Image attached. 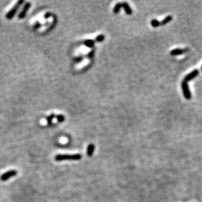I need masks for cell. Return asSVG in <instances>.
Returning <instances> with one entry per match:
<instances>
[{
  "label": "cell",
  "instance_id": "obj_2",
  "mask_svg": "<svg viewBox=\"0 0 202 202\" xmlns=\"http://www.w3.org/2000/svg\"><path fill=\"white\" fill-rule=\"evenodd\" d=\"M23 3H24L23 0H20V1L17 2V3L15 4V5H14V7H13V8H12V9L7 13V14H6V18H7V19H8V20H11V19L14 17L15 14L16 13V12H17L19 7H20L23 4Z\"/></svg>",
  "mask_w": 202,
  "mask_h": 202
},
{
  "label": "cell",
  "instance_id": "obj_1",
  "mask_svg": "<svg viewBox=\"0 0 202 202\" xmlns=\"http://www.w3.org/2000/svg\"><path fill=\"white\" fill-rule=\"evenodd\" d=\"M82 158V155L80 154H58L55 156V160L61 162L63 160H80Z\"/></svg>",
  "mask_w": 202,
  "mask_h": 202
},
{
  "label": "cell",
  "instance_id": "obj_8",
  "mask_svg": "<svg viewBox=\"0 0 202 202\" xmlns=\"http://www.w3.org/2000/svg\"><path fill=\"white\" fill-rule=\"evenodd\" d=\"M122 7L124 8V9L126 14H128V15H130V14H132V9L130 7V6L128 5V3L124 2V3H122Z\"/></svg>",
  "mask_w": 202,
  "mask_h": 202
},
{
  "label": "cell",
  "instance_id": "obj_7",
  "mask_svg": "<svg viewBox=\"0 0 202 202\" xmlns=\"http://www.w3.org/2000/svg\"><path fill=\"white\" fill-rule=\"evenodd\" d=\"M95 151V145L94 144H90L88 146L86 149V154L89 157H91L94 154V152Z\"/></svg>",
  "mask_w": 202,
  "mask_h": 202
},
{
  "label": "cell",
  "instance_id": "obj_20",
  "mask_svg": "<svg viewBox=\"0 0 202 202\" xmlns=\"http://www.w3.org/2000/svg\"><path fill=\"white\" fill-rule=\"evenodd\" d=\"M201 71H202V66H201Z\"/></svg>",
  "mask_w": 202,
  "mask_h": 202
},
{
  "label": "cell",
  "instance_id": "obj_12",
  "mask_svg": "<svg viewBox=\"0 0 202 202\" xmlns=\"http://www.w3.org/2000/svg\"><path fill=\"white\" fill-rule=\"evenodd\" d=\"M122 3H116V5H115V7H114L113 13H115V14H118V13L120 12V10H121V9L122 8Z\"/></svg>",
  "mask_w": 202,
  "mask_h": 202
},
{
  "label": "cell",
  "instance_id": "obj_10",
  "mask_svg": "<svg viewBox=\"0 0 202 202\" xmlns=\"http://www.w3.org/2000/svg\"><path fill=\"white\" fill-rule=\"evenodd\" d=\"M94 43L95 41H94L92 40V39H88V40H86L85 42H84V44L86 47L89 48H92L94 46Z\"/></svg>",
  "mask_w": 202,
  "mask_h": 202
},
{
  "label": "cell",
  "instance_id": "obj_18",
  "mask_svg": "<svg viewBox=\"0 0 202 202\" xmlns=\"http://www.w3.org/2000/svg\"><path fill=\"white\" fill-rule=\"evenodd\" d=\"M41 26V24L39 22H36L35 23V24L34 25V29H37L38 27H40Z\"/></svg>",
  "mask_w": 202,
  "mask_h": 202
},
{
  "label": "cell",
  "instance_id": "obj_14",
  "mask_svg": "<svg viewBox=\"0 0 202 202\" xmlns=\"http://www.w3.org/2000/svg\"><path fill=\"white\" fill-rule=\"evenodd\" d=\"M104 39H105V35H98L96 37L95 41L100 43V42H102L103 41H104Z\"/></svg>",
  "mask_w": 202,
  "mask_h": 202
},
{
  "label": "cell",
  "instance_id": "obj_13",
  "mask_svg": "<svg viewBox=\"0 0 202 202\" xmlns=\"http://www.w3.org/2000/svg\"><path fill=\"white\" fill-rule=\"evenodd\" d=\"M151 23L153 27H158L160 25V22L158 20H156V19H152L151 20Z\"/></svg>",
  "mask_w": 202,
  "mask_h": 202
},
{
  "label": "cell",
  "instance_id": "obj_3",
  "mask_svg": "<svg viewBox=\"0 0 202 202\" xmlns=\"http://www.w3.org/2000/svg\"><path fill=\"white\" fill-rule=\"evenodd\" d=\"M17 171L16 170H10L8 171L5 172V173L2 174L0 179L2 181H6L7 180H9V179L12 178L13 177L16 176L17 175Z\"/></svg>",
  "mask_w": 202,
  "mask_h": 202
},
{
  "label": "cell",
  "instance_id": "obj_4",
  "mask_svg": "<svg viewBox=\"0 0 202 202\" xmlns=\"http://www.w3.org/2000/svg\"><path fill=\"white\" fill-rule=\"evenodd\" d=\"M181 86H182V92H183V94L185 98H186V99H190L191 98V93L190 91L189 90V87H188V85L187 84V82H182V84H181Z\"/></svg>",
  "mask_w": 202,
  "mask_h": 202
},
{
  "label": "cell",
  "instance_id": "obj_5",
  "mask_svg": "<svg viewBox=\"0 0 202 202\" xmlns=\"http://www.w3.org/2000/svg\"><path fill=\"white\" fill-rule=\"evenodd\" d=\"M31 3L30 2H27V3H25L23 9L22 10V11L19 13V19H24L25 16H26V14H27V12L28 11V9L30 8L31 7Z\"/></svg>",
  "mask_w": 202,
  "mask_h": 202
},
{
  "label": "cell",
  "instance_id": "obj_9",
  "mask_svg": "<svg viewBox=\"0 0 202 202\" xmlns=\"http://www.w3.org/2000/svg\"><path fill=\"white\" fill-rule=\"evenodd\" d=\"M184 52H185V50H182V49H176L171 50L170 52V54L172 55V56H177V55H181L183 54Z\"/></svg>",
  "mask_w": 202,
  "mask_h": 202
},
{
  "label": "cell",
  "instance_id": "obj_19",
  "mask_svg": "<svg viewBox=\"0 0 202 202\" xmlns=\"http://www.w3.org/2000/svg\"><path fill=\"white\" fill-rule=\"evenodd\" d=\"M50 13H47V14L44 16V19H47V18H49V16H50Z\"/></svg>",
  "mask_w": 202,
  "mask_h": 202
},
{
  "label": "cell",
  "instance_id": "obj_11",
  "mask_svg": "<svg viewBox=\"0 0 202 202\" xmlns=\"http://www.w3.org/2000/svg\"><path fill=\"white\" fill-rule=\"evenodd\" d=\"M172 19H173V17H172L171 16H166V17L165 19H163V20H162V22H161L160 25H162V26H164V25H166L167 24H168V23H169V22H170L171 21Z\"/></svg>",
  "mask_w": 202,
  "mask_h": 202
},
{
  "label": "cell",
  "instance_id": "obj_16",
  "mask_svg": "<svg viewBox=\"0 0 202 202\" xmlns=\"http://www.w3.org/2000/svg\"><path fill=\"white\" fill-rule=\"evenodd\" d=\"M56 118H57V121L60 122H63L65 120V117L62 115H57V116H56Z\"/></svg>",
  "mask_w": 202,
  "mask_h": 202
},
{
  "label": "cell",
  "instance_id": "obj_15",
  "mask_svg": "<svg viewBox=\"0 0 202 202\" xmlns=\"http://www.w3.org/2000/svg\"><path fill=\"white\" fill-rule=\"evenodd\" d=\"M54 117H55L54 114H51L50 116H48V117H47V120L48 124H49V125L51 124L52 122V119H53Z\"/></svg>",
  "mask_w": 202,
  "mask_h": 202
},
{
  "label": "cell",
  "instance_id": "obj_6",
  "mask_svg": "<svg viewBox=\"0 0 202 202\" xmlns=\"http://www.w3.org/2000/svg\"><path fill=\"white\" fill-rule=\"evenodd\" d=\"M199 75V71L198 69H194L193 71H192L191 73H190L189 74L187 75L186 77L184 79V82H188V81L190 80H192L195 77H196Z\"/></svg>",
  "mask_w": 202,
  "mask_h": 202
},
{
  "label": "cell",
  "instance_id": "obj_17",
  "mask_svg": "<svg viewBox=\"0 0 202 202\" xmlns=\"http://www.w3.org/2000/svg\"><path fill=\"white\" fill-rule=\"evenodd\" d=\"M94 52H95L94 50H92V51L90 52V53L87 55L88 57L89 58H92L93 57L94 54Z\"/></svg>",
  "mask_w": 202,
  "mask_h": 202
}]
</instances>
